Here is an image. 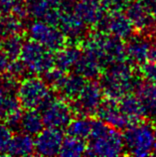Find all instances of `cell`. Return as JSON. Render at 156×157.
I'll return each mask as SVG.
<instances>
[{
	"instance_id": "cell-40",
	"label": "cell",
	"mask_w": 156,
	"mask_h": 157,
	"mask_svg": "<svg viewBox=\"0 0 156 157\" xmlns=\"http://www.w3.org/2000/svg\"><path fill=\"white\" fill-rule=\"evenodd\" d=\"M2 40H3V39L1 38V37H0V45H1V42H2Z\"/></svg>"
},
{
	"instance_id": "cell-33",
	"label": "cell",
	"mask_w": 156,
	"mask_h": 157,
	"mask_svg": "<svg viewBox=\"0 0 156 157\" xmlns=\"http://www.w3.org/2000/svg\"><path fill=\"white\" fill-rule=\"evenodd\" d=\"M132 0H101L106 12L124 11Z\"/></svg>"
},
{
	"instance_id": "cell-39",
	"label": "cell",
	"mask_w": 156,
	"mask_h": 157,
	"mask_svg": "<svg viewBox=\"0 0 156 157\" xmlns=\"http://www.w3.org/2000/svg\"><path fill=\"white\" fill-rule=\"evenodd\" d=\"M154 128V134H155V137H156V123H155V126L153 127Z\"/></svg>"
},
{
	"instance_id": "cell-4",
	"label": "cell",
	"mask_w": 156,
	"mask_h": 157,
	"mask_svg": "<svg viewBox=\"0 0 156 157\" xmlns=\"http://www.w3.org/2000/svg\"><path fill=\"white\" fill-rule=\"evenodd\" d=\"M125 153L143 157L153 154L156 137L149 122L141 121L129 125L124 132Z\"/></svg>"
},
{
	"instance_id": "cell-28",
	"label": "cell",
	"mask_w": 156,
	"mask_h": 157,
	"mask_svg": "<svg viewBox=\"0 0 156 157\" xmlns=\"http://www.w3.org/2000/svg\"><path fill=\"white\" fill-rule=\"evenodd\" d=\"M66 74L67 73L61 71V70L57 67H54L51 70H49V71H47L46 73H44L42 75V78L48 84V86H50L54 92H56L57 89L59 88L60 84L62 82L64 77L66 76Z\"/></svg>"
},
{
	"instance_id": "cell-32",
	"label": "cell",
	"mask_w": 156,
	"mask_h": 157,
	"mask_svg": "<svg viewBox=\"0 0 156 157\" xmlns=\"http://www.w3.org/2000/svg\"><path fill=\"white\" fill-rule=\"evenodd\" d=\"M21 118H22V110H16L11 113L4 118L3 122L9 127L13 133L21 131Z\"/></svg>"
},
{
	"instance_id": "cell-30",
	"label": "cell",
	"mask_w": 156,
	"mask_h": 157,
	"mask_svg": "<svg viewBox=\"0 0 156 157\" xmlns=\"http://www.w3.org/2000/svg\"><path fill=\"white\" fill-rule=\"evenodd\" d=\"M7 72L12 74L14 77L19 78L20 81H22L24 78H26L30 75V72L28 71L26 66L23 64V62L18 58V59L11 60L9 66H8Z\"/></svg>"
},
{
	"instance_id": "cell-14",
	"label": "cell",
	"mask_w": 156,
	"mask_h": 157,
	"mask_svg": "<svg viewBox=\"0 0 156 157\" xmlns=\"http://www.w3.org/2000/svg\"><path fill=\"white\" fill-rule=\"evenodd\" d=\"M96 117L120 130H124L132 124L129 118L121 113L118 105V101L109 98H104L97 110Z\"/></svg>"
},
{
	"instance_id": "cell-1",
	"label": "cell",
	"mask_w": 156,
	"mask_h": 157,
	"mask_svg": "<svg viewBox=\"0 0 156 157\" xmlns=\"http://www.w3.org/2000/svg\"><path fill=\"white\" fill-rule=\"evenodd\" d=\"M143 81L139 72L135 71L134 66L125 60L104 69L98 82L105 98L118 101L127 94L135 93Z\"/></svg>"
},
{
	"instance_id": "cell-16",
	"label": "cell",
	"mask_w": 156,
	"mask_h": 157,
	"mask_svg": "<svg viewBox=\"0 0 156 157\" xmlns=\"http://www.w3.org/2000/svg\"><path fill=\"white\" fill-rule=\"evenodd\" d=\"M73 11L93 29L105 14L101 0H77Z\"/></svg>"
},
{
	"instance_id": "cell-2",
	"label": "cell",
	"mask_w": 156,
	"mask_h": 157,
	"mask_svg": "<svg viewBox=\"0 0 156 157\" xmlns=\"http://www.w3.org/2000/svg\"><path fill=\"white\" fill-rule=\"evenodd\" d=\"M80 47L83 52L96 58L104 69L126 60L125 41L112 34L92 30Z\"/></svg>"
},
{
	"instance_id": "cell-12",
	"label": "cell",
	"mask_w": 156,
	"mask_h": 157,
	"mask_svg": "<svg viewBox=\"0 0 156 157\" xmlns=\"http://www.w3.org/2000/svg\"><path fill=\"white\" fill-rule=\"evenodd\" d=\"M125 14L133 24L136 32L150 36L155 31V19L145 3L141 0H132L125 9Z\"/></svg>"
},
{
	"instance_id": "cell-25",
	"label": "cell",
	"mask_w": 156,
	"mask_h": 157,
	"mask_svg": "<svg viewBox=\"0 0 156 157\" xmlns=\"http://www.w3.org/2000/svg\"><path fill=\"white\" fill-rule=\"evenodd\" d=\"M24 43H25L24 34L10 35L2 40L0 48L7 54L10 60H15L20 57Z\"/></svg>"
},
{
	"instance_id": "cell-38",
	"label": "cell",
	"mask_w": 156,
	"mask_h": 157,
	"mask_svg": "<svg viewBox=\"0 0 156 157\" xmlns=\"http://www.w3.org/2000/svg\"><path fill=\"white\" fill-rule=\"evenodd\" d=\"M153 154H154V155H156V143H155L154 148H153Z\"/></svg>"
},
{
	"instance_id": "cell-10",
	"label": "cell",
	"mask_w": 156,
	"mask_h": 157,
	"mask_svg": "<svg viewBox=\"0 0 156 157\" xmlns=\"http://www.w3.org/2000/svg\"><path fill=\"white\" fill-rule=\"evenodd\" d=\"M92 30L112 34L124 41H127L136 33L130 19L125 13H122V11L108 12Z\"/></svg>"
},
{
	"instance_id": "cell-23",
	"label": "cell",
	"mask_w": 156,
	"mask_h": 157,
	"mask_svg": "<svg viewBox=\"0 0 156 157\" xmlns=\"http://www.w3.org/2000/svg\"><path fill=\"white\" fill-rule=\"evenodd\" d=\"M92 117H75L66 127V132L70 136L82 139H89L93 130Z\"/></svg>"
},
{
	"instance_id": "cell-18",
	"label": "cell",
	"mask_w": 156,
	"mask_h": 157,
	"mask_svg": "<svg viewBox=\"0 0 156 157\" xmlns=\"http://www.w3.org/2000/svg\"><path fill=\"white\" fill-rule=\"evenodd\" d=\"M118 105L121 113L129 118L132 124L146 118L144 105L136 94L131 93L125 94L118 100Z\"/></svg>"
},
{
	"instance_id": "cell-8",
	"label": "cell",
	"mask_w": 156,
	"mask_h": 157,
	"mask_svg": "<svg viewBox=\"0 0 156 157\" xmlns=\"http://www.w3.org/2000/svg\"><path fill=\"white\" fill-rule=\"evenodd\" d=\"M26 34L30 40L43 45L55 53L68 45L67 38L61 29L43 20H35L31 23L26 30Z\"/></svg>"
},
{
	"instance_id": "cell-6",
	"label": "cell",
	"mask_w": 156,
	"mask_h": 157,
	"mask_svg": "<svg viewBox=\"0 0 156 157\" xmlns=\"http://www.w3.org/2000/svg\"><path fill=\"white\" fill-rule=\"evenodd\" d=\"M19 59L32 75H43L55 67V52L32 40L24 43Z\"/></svg>"
},
{
	"instance_id": "cell-41",
	"label": "cell",
	"mask_w": 156,
	"mask_h": 157,
	"mask_svg": "<svg viewBox=\"0 0 156 157\" xmlns=\"http://www.w3.org/2000/svg\"><path fill=\"white\" fill-rule=\"evenodd\" d=\"M141 1H143V0H141Z\"/></svg>"
},
{
	"instance_id": "cell-20",
	"label": "cell",
	"mask_w": 156,
	"mask_h": 157,
	"mask_svg": "<svg viewBox=\"0 0 156 157\" xmlns=\"http://www.w3.org/2000/svg\"><path fill=\"white\" fill-rule=\"evenodd\" d=\"M7 154L10 156H30L35 154V139L33 136L20 131L12 137Z\"/></svg>"
},
{
	"instance_id": "cell-9",
	"label": "cell",
	"mask_w": 156,
	"mask_h": 157,
	"mask_svg": "<svg viewBox=\"0 0 156 157\" xmlns=\"http://www.w3.org/2000/svg\"><path fill=\"white\" fill-rule=\"evenodd\" d=\"M105 98L100 82L89 80L80 96L71 101L76 117H96L98 106Z\"/></svg>"
},
{
	"instance_id": "cell-22",
	"label": "cell",
	"mask_w": 156,
	"mask_h": 157,
	"mask_svg": "<svg viewBox=\"0 0 156 157\" xmlns=\"http://www.w3.org/2000/svg\"><path fill=\"white\" fill-rule=\"evenodd\" d=\"M42 113L38 109H24L21 118V131L36 136L44 128Z\"/></svg>"
},
{
	"instance_id": "cell-35",
	"label": "cell",
	"mask_w": 156,
	"mask_h": 157,
	"mask_svg": "<svg viewBox=\"0 0 156 157\" xmlns=\"http://www.w3.org/2000/svg\"><path fill=\"white\" fill-rule=\"evenodd\" d=\"M15 0H0V15L10 14L13 9Z\"/></svg>"
},
{
	"instance_id": "cell-21",
	"label": "cell",
	"mask_w": 156,
	"mask_h": 157,
	"mask_svg": "<svg viewBox=\"0 0 156 157\" xmlns=\"http://www.w3.org/2000/svg\"><path fill=\"white\" fill-rule=\"evenodd\" d=\"M82 53L81 47L67 45L62 50L55 53V67L65 73H70L74 70Z\"/></svg>"
},
{
	"instance_id": "cell-36",
	"label": "cell",
	"mask_w": 156,
	"mask_h": 157,
	"mask_svg": "<svg viewBox=\"0 0 156 157\" xmlns=\"http://www.w3.org/2000/svg\"><path fill=\"white\" fill-rule=\"evenodd\" d=\"M10 61L11 60L9 59V57L7 56V54L0 48V74L7 71Z\"/></svg>"
},
{
	"instance_id": "cell-7",
	"label": "cell",
	"mask_w": 156,
	"mask_h": 157,
	"mask_svg": "<svg viewBox=\"0 0 156 157\" xmlns=\"http://www.w3.org/2000/svg\"><path fill=\"white\" fill-rule=\"evenodd\" d=\"M51 92L52 89L43 78L28 76L20 82L17 98L23 109H38Z\"/></svg>"
},
{
	"instance_id": "cell-19",
	"label": "cell",
	"mask_w": 156,
	"mask_h": 157,
	"mask_svg": "<svg viewBox=\"0 0 156 157\" xmlns=\"http://www.w3.org/2000/svg\"><path fill=\"white\" fill-rule=\"evenodd\" d=\"M73 71L83 76L87 80H97L101 76L104 68L96 58L88 53L83 52Z\"/></svg>"
},
{
	"instance_id": "cell-17",
	"label": "cell",
	"mask_w": 156,
	"mask_h": 157,
	"mask_svg": "<svg viewBox=\"0 0 156 157\" xmlns=\"http://www.w3.org/2000/svg\"><path fill=\"white\" fill-rule=\"evenodd\" d=\"M88 81L89 80H87L86 78L75 72L67 73L62 82L60 84L59 88L57 89L56 93L59 94V96L66 98V100L72 101L80 96L85 86L87 85Z\"/></svg>"
},
{
	"instance_id": "cell-15",
	"label": "cell",
	"mask_w": 156,
	"mask_h": 157,
	"mask_svg": "<svg viewBox=\"0 0 156 157\" xmlns=\"http://www.w3.org/2000/svg\"><path fill=\"white\" fill-rule=\"evenodd\" d=\"M149 37L150 36L148 35L137 32L125 42L126 60L134 67H139L149 60L150 50L152 46Z\"/></svg>"
},
{
	"instance_id": "cell-13",
	"label": "cell",
	"mask_w": 156,
	"mask_h": 157,
	"mask_svg": "<svg viewBox=\"0 0 156 157\" xmlns=\"http://www.w3.org/2000/svg\"><path fill=\"white\" fill-rule=\"evenodd\" d=\"M63 129L46 127L41 130L35 138V154L40 156L59 155L64 141Z\"/></svg>"
},
{
	"instance_id": "cell-34",
	"label": "cell",
	"mask_w": 156,
	"mask_h": 157,
	"mask_svg": "<svg viewBox=\"0 0 156 157\" xmlns=\"http://www.w3.org/2000/svg\"><path fill=\"white\" fill-rule=\"evenodd\" d=\"M142 102L145 107L146 118L156 123V101H147Z\"/></svg>"
},
{
	"instance_id": "cell-3",
	"label": "cell",
	"mask_w": 156,
	"mask_h": 157,
	"mask_svg": "<svg viewBox=\"0 0 156 157\" xmlns=\"http://www.w3.org/2000/svg\"><path fill=\"white\" fill-rule=\"evenodd\" d=\"M122 154H125V146L120 130L94 117L86 155L112 157Z\"/></svg>"
},
{
	"instance_id": "cell-24",
	"label": "cell",
	"mask_w": 156,
	"mask_h": 157,
	"mask_svg": "<svg viewBox=\"0 0 156 157\" xmlns=\"http://www.w3.org/2000/svg\"><path fill=\"white\" fill-rule=\"evenodd\" d=\"M87 149L88 142L86 141V139L68 135L64 138L59 155L64 157H78L86 155Z\"/></svg>"
},
{
	"instance_id": "cell-5",
	"label": "cell",
	"mask_w": 156,
	"mask_h": 157,
	"mask_svg": "<svg viewBox=\"0 0 156 157\" xmlns=\"http://www.w3.org/2000/svg\"><path fill=\"white\" fill-rule=\"evenodd\" d=\"M54 90L49 94L38 110L42 113L43 121L46 127L64 129L76 117L71 101L61 96H55Z\"/></svg>"
},
{
	"instance_id": "cell-11",
	"label": "cell",
	"mask_w": 156,
	"mask_h": 157,
	"mask_svg": "<svg viewBox=\"0 0 156 157\" xmlns=\"http://www.w3.org/2000/svg\"><path fill=\"white\" fill-rule=\"evenodd\" d=\"M58 27L67 38L68 45L81 46L89 35V26L74 11H63Z\"/></svg>"
},
{
	"instance_id": "cell-37",
	"label": "cell",
	"mask_w": 156,
	"mask_h": 157,
	"mask_svg": "<svg viewBox=\"0 0 156 157\" xmlns=\"http://www.w3.org/2000/svg\"><path fill=\"white\" fill-rule=\"evenodd\" d=\"M149 60H152L156 62V43L152 44L150 50V55H149Z\"/></svg>"
},
{
	"instance_id": "cell-26",
	"label": "cell",
	"mask_w": 156,
	"mask_h": 157,
	"mask_svg": "<svg viewBox=\"0 0 156 157\" xmlns=\"http://www.w3.org/2000/svg\"><path fill=\"white\" fill-rule=\"evenodd\" d=\"M19 109H23L19 102L17 94H8L0 86V121H4L9 113Z\"/></svg>"
},
{
	"instance_id": "cell-27",
	"label": "cell",
	"mask_w": 156,
	"mask_h": 157,
	"mask_svg": "<svg viewBox=\"0 0 156 157\" xmlns=\"http://www.w3.org/2000/svg\"><path fill=\"white\" fill-rule=\"evenodd\" d=\"M29 16L35 20H43L48 10L52 7L47 0H26Z\"/></svg>"
},
{
	"instance_id": "cell-31",
	"label": "cell",
	"mask_w": 156,
	"mask_h": 157,
	"mask_svg": "<svg viewBox=\"0 0 156 157\" xmlns=\"http://www.w3.org/2000/svg\"><path fill=\"white\" fill-rule=\"evenodd\" d=\"M13 137V132L5 123H0V154H7L8 147Z\"/></svg>"
},
{
	"instance_id": "cell-29",
	"label": "cell",
	"mask_w": 156,
	"mask_h": 157,
	"mask_svg": "<svg viewBox=\"0 0 156 157\" xmlns=\"http://www.w3.org/2000/svg\"><path fill=\"white\" fill-rule=\"evenodd\" d=\"M138 68L139 74L145 82H156V62L148 60Z\"/></svg>"
}]
</instances>
